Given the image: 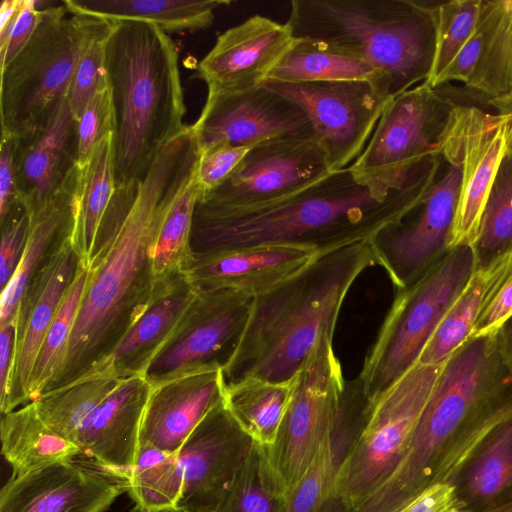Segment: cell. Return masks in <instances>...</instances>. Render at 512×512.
Instances as JSON below:
<instances>
[{"instance_id":"6da1fadb","label":"cell","mask_w":512,"mask_h":512,"mask_svg":"<svg viewBox=\"0 0 512 512\" xmlns=\"http://www.w3.org/2000/svg\"><path fill=\"white\" fill-rule=\"evenodd\" d=\"M199 152L192 126L167 143L138 181L116 187L117 233L90 276L61 368L44 393L85 376L142 315L157 278L152 251L171 205L195 175ZM43 393V394H44Z\"/></svg>"},{"instance_id":"7a4b0ae2","label":"cell","mask_w":512,"mask_h":512,"mask_svg":"<svg viewBox=\"0 0 512 512\" xmlns=\"http://www.w3.org/2000/svg\"><path fill=\"white\" fill-rule=\"evenodd\" d=\"M441 161L402 185L369 181L351 165L284 198L252 207L195 206L189 256L269 243L308 245L321 252L370 241L415 207Z\"/></svg>"},{"instance_id":"3957f363","label":"cell","mask_w":512,"mask_h":512,"mask_svg":"<svg viewBox=\"0 0 512 512\" xmlns=\"http://www.w3.org/2000/svg\"><path fill=\"white\" fill-rule=\"evenodd\" d=\"M512 416V375L495 331L445 361L408 450L360 512H397L435 483H452L488 435Z\"/></svg>"},{"instance_id":"277c9868","label":"cell","mask_w":512,"mask_h":512,"mask_svg":"<svg viewBox=\"0 0 512 512\" xmlns=\"http://www.w3.org/2000/svg\"><path fill=\"white\" fill-rule=\"evenodd\" d=\"M377 265L369 241L321 253L295 275L254 298L230 362L222 370L227 388L248 378L292 380L319 338L334 334L351 286Z\"/></svg>"},{"instance_id":"5b68a950","label":"cell","mask_w":512,"mask_h":512,"mask_svg":"<svg viewBox=\"0 0 512 512\" xmlns=\"http://www.w3.org/2000/svg\"><path fill=\"white\" fill-rule=\"evenodd\" d=\"M106 72L114 179L121 187L140 180L161 149L188 126L177 47L156 25L115 21L106 45Z\"/></svg>"},{"instance_id":"8992f818","label":"cell","mask_w":512,"mask_h":512,"mask_svg":"<svg viewBox=\"0 0 512 512\" xmlns=\"http://www.w3.org/2000/svg\"><path fill=\"white\" fill-rule=\"evenodd\" d=\"M286 22L297 39L351 51L385 77L394 96L426 82L436 49L435 1L292 0Z\"/></svg>"},{"instance_id":"52a82bcc","label":"cell","mask_w":512,"mask_h":512,"mask_svg":"<svg viewBox=\"0 0 512 512\" xmlns=\"http://www.w3.org/2000/svg\"><path fill=\"white\" fill-rule=\"evenodd\" d=\"M444 363H417L368 400L354 437L337 464L332 503L344 512H360L398 466Z\"/></svg>"},{"instance_id":"ba28073f","label":"cell","mask_w":512,"mask_h":512,"mask_svg":"<svg viewBox=\"0 0 512 512\" xmlns=\"http://www.w3.org/2000/svg\"><path fill=\"white\" fill-rule=\"evenodd\" d=\"M474 271L472 246L458 245L414 284L397 290L358 375L368 400L418 363Z\"/></svg>"},{"instance_id":"9c48e42d","label":"cell","mask_w":512,"mask_h":512,"mask_svg":"<svg viewBox=\"0 0 512 512\" xmlns=\"http://www.w3.org/2000/svg\"><path fill=\"white\" fill-rule=\"evenodd\" d=\"M67 12L64 4L40 9L32 37L0 70L1 135L32 132L66 98L91 21Z\"/></svg>"},{"instance_id":"30bf717a","label":"cell","mask_w":512,"mask_h":512,"mask_svg":"<svg viewBox=\"0 0 512 512\" xmlns=\"http://www.w3.org/2000/svg\"><path fill=\"white\" fill-rule=\"evenodd\" d=\"M456 105L426 82L394 96L352 169L365 180L406 183L439 160V144Z\"/></svg>"},{"instance_id":"8fae6325","label":"cell","mask_w":512,"mask_h":512,"mask_svg":"<svg viewBox=\"0 0 512 512\" xmlns=\"http://www.w3.org/2000/svg\"><path fill=\"white\" fill-rule=\"evenodd\" d=\"M333 335H321L295 375L277 437L266 446L287 491L305 473L340 419L346 380L333 349Z\"/></svg>"},{"instance_id":"7c38bea8","label":"cell","mask_w":512,"mask_h":512,"mask_svg":"<svg viewBox=\"0 0 512 512\" xmlns=\"http://www.w3.org/2000/svg\"><path fill=\"white\" fill-rule=\"evenodd\" d=\"M439 153L438 175L420 202L369 241L376 264L397 290L414 284L452 249L461 169L450 153Z\"/></svg>"},{"instance_id":"4fadbf2b","label":"cell","mask_w":512,"mask_h":512,"mask_svg":"<svg viewBox=\"0 0 512 512\" xmlns=\"http://www.w3.org/2000/svg\"><path fill=\"white\" fill-rule=\"evenodd\" d=\"M253 296L233 289L195 290L173 334L143 376L151 386L207 368L222 369L235 354Z\"/></svg>"},{"instance_id":"5bb4252c","label":"cell","mask_w":512,"mask_h":512,"mask_svg":"<svg viewBox=\"0 0 512 512\" xmlns=\"http://www.w3.org/2000/svg\"><path fill=\"white\" fill-rule=\"evenodd\" d=\"M263 85L304 109L331 171L348 167L361 155L392 99L369 80L311 83L267 80Z\"/></svg>"},{"instance_id":"9a60e30c","label":"cell","mask_w":512,"mask_h":512,"mask_svg":"<svg viewBox=\"0 0 512 512\" xmlns=\"http://www.w3.org/2000/svg\"><path fill=\"white\" fill-rule=\"evenodd\" d=\"M511 144L512 114L459 104L453 109L438 148L450 153L461 169L452 248L476 241L495 176Z\"/></svg>"},{"instance_id":"2e32d148","label":"cell","mask_w":512,"mask_h":512,"mask_svg":"<svg viewBox=\"0 0 512 512\" xmlns=\"http://www.w3.org/2000/svg\"><path fill=\"white\" fill-rule=\"evenodd\" d=\"M332 172L315 137H283L251 147L232 174L199 200L244 208L266 204L321 180Z\"/></svg>"},{"instance_id":"e0dca14e","label":"cell","mask_w":512,"mask_h":512,"mask_svg":"<svg viewBox=\"0 0 512 512\" xmlns=\"http://www.w3.org/2000/svg\"><path fill=\"white\" fill-rule=\"evenodd\" d=\"M191 126L199 153L221 144L253 147L283 137H315L304 109L263 84L238 91L208 89Z\"/></svg>"},{"instance_id":"ac0fdd59","label":"cell","mask_w":512,"mask_h":512,"mask_svg":"<svg viewBox=\"0 0 512 512\" xmlns=\"http://www.w3.org/2000/svg\"><path fill=\"white\" fill-rule=\"evenodd\" d=\"M253 442L224 400L215 406L177 452L183 478L177 509L218 512Z\"/></svg>"},{"instance_id":"d6986e66","label":"cell","mask_w":512,"mask_h":512,"mask_svg":"<svg viewBox=\"0 0 512 512\" xmlns=\"http://www.w3.org/2000/svg\"><path fill=\"white\" fill-rule=\"evenodd\" d=\"M128 488L127 478L78 456L11 475L0 512H105Z\"/></svg>"},{"instance_id":"ffe728a7","label":"cell","mask_w":512,"mask_h":512,"mask_svg":"<svg viewBox=\"0 0 512 512\" xmlns=\"http://www.w3.org/2000/svg\"><path fill=\"white\" fill-rule=\"evenodd\" d=\"M321 253L308 245L259 244L189 256L181 272L198 291L233 289L257 297L295 275Z\"/></svg>"},{"instance_id":"44dd1931","label":"cell","mask_w":512,"mask_h":512,"mask_svg":"<svg viewBox=\"0 0 512 512\" xmlns=\"http://www.w3.org/2000/svg\"><path fill=\"white\" fill-rule=\"evenodd\" d=\"M81 263L71 237L67 238L24 295L16 314L14 365L1 414L31 403L29 385L39 349Z\"/></svg>"},{"instance_id":"7402d4cb","label":"cell","mask_w":512,"mask_h":512,"mask_svg":"<svg viewBox=\"0 0 512 512\" xmlns=\"http://www.w3.org/2000/svg\"><path fill=\"white\" fill-rule=\"evenodd\" d=\"M288 25L254 15L220 34L198 64L208 89L238 91L262 85L294 43Z\"/></svg>"},{"instance_id":"603a6c76","label":"cell","mask_w":512,"mask_h":512,"mask_svg":"<svg viewBox=\"0 0 512 512\" xmlns=\"http://www.w3.org/2000/svg\"><path fill=\"white\" fill-rule=\"evenodd\" d=\"M76 125L63 98L35 130L14 138L18 198L30 215L51 199L77 165Z\"/></svg>"},{"instance_id":"cb8c5ba5","label":"cell","mask_w":512,"mask_h":512,"mask_svg":"<svg viewBox=\"0 0 512 512\" xmlns=\"http://www.w3.org/2000/svg\"><path fill=\"white\" fill-rule=\"evenodd\" d=\"M222 369L189 372L152 386L139 446L177 453L205 416L224 400Z\"/></svg>"},{"instance_id":"d4e9b609","label":"cell","mask_w":512,"mask_h":512,"mask_svg":"<svg viewBox=\"0 0 512 512\" xmlns=\"http://www.w3.org/2000/svg\"><path fill=\"white\" fill-rule=\"evenodd\" d=\"M151 388L143 375L121 378L85 424L79 456L129 479Z\"/></svg>"},{"instance_id":"484cf974","label":"cell","mask_w":512,"mask_h":512,"mask_svg":"<svg viewBox=\"0 0 512 512\" xmlns=\"http://www.w3.org/2000/svg\"><path fill=\"white\" fill-rule=\"evenodd\" d=\"M194 295L195 289L181 271L157 278L145 311L113 350L85 376L103 374L125 378L143 375L173 334Z\"/></svg>"},{"instance_id":"4316f807","label":"cell","mask_w":512,"mask_h":512,"mask_svg":"<svg viewBox=\"0 0 512 512\" xmlns=\"http://www.w3.org/2000/svg\"><path fill=\"white\" fill-rule=\"evenodd\" d=\"M78 166L69 173L51 199L30 215L23 257L12 279L1 292L0 323L16 317L18 307L33 280L71 237Z\"/></svg>"},{"instance_id":"83f0119b","label":"cell","mask_w":512,"mask_h":512,"mask_svg":"<svg viewBox=\"0 0 512 512\" xmlns=\"http://www.w3.org/2000/svg\"><path fill=\"white\" fill-rule=\"evenodd\" d=\"M511 273L512 252L484 268L476 269L425 346L418 363L443 364L471 338L479 317Z\"/></svg>"},{"instance_id":"f1b7e54d","label":"cell","mask_w":512,"mask_h":512,"mask_svg":"<svg viewBox=\"0 0 512 512\" xmlns=\"http://www.w3.org/2000/svg\"><path fill=\"white\" fill-rule=\"evenodd\" d=\"M453 484L465 509L494 512L512 498V416L497 426Z\"/></svg>"},{"instance_id":"f546056e","label":"cell","mask_w":512,"mask_h":512,"mask_svg":"<svg viewBox=\"0 0 512 512\" xmlns=\"http://www.w3.org/2000/svg\"><path fill=\"white\" fill-rule=\"evenodd\" d=\"M267 80L284 83L369 80L391 97L384 75L365 59L341 47L310 39L295 38Z\"/></svg>"},{"instance_id":"4dcf8cb0","label":"cell","mask_w":512,"mask_h":512,"mask_svg":"<svg viewBox=\"0 0 512 512\" xmlns=\"http://www.w3.org/2000/svg\"><path fill=\"white\" fill-rule=\"evenodd\" d=\"M73 15L112 21H141L165 32L204 29L212 25L215 10L226 0H65Z\"/></svg>"},{"instance_id":"1f68e13d","label":"cell","mask_w":512,"mask_h":512,"mask_svg":"<svg viewBox=\"0 0 512 512\" xmlns=\"http://www.w3.org/2000/svg\"><path fill=\"white\" fill-rule=\"evenodd\" d=\"M1 452L12 475H24L81 454L73 442L54 433L39 417L34 402L1 414Z\"/></svg>"},{"instance_id":"d6a6232c","label":"cell","mask_w":512,"mask_h":512,"mask_svg":"<svg viewBox=\"0 0 512 512\" xmlns=\"http://www.w3.org/2000/svg\"><path fill=\"white\" fill-rule=\"evenodd\" d=\"M115 189L111 134L100 143L89 162L78 167L71 241L85 266Z\"/></svg>"},{"instance_id":"836d02e7","label":"cell","mask_w":512,"mask_h":512,"mask_svg":"<svg viewBox=\"0 0 512 512\" xmlns=\"http://www.w3.org/2000/svg\"><path fill=\"white\" fill-rule=\"evenodd\" d=\"M483 49L465 88L486 102L512 91V0H482Z\"/></svg>"},{"instance_id":"e575fe53","label":"cell","mask_w":512,"mask_h":512,"mask_svg":"<svg viewBox=\"0 0 512 512\" xmlns=\"http://www.w3.org/2000/svg\"><path fill=\"white\" fill-rule=\"evenodd\" d=\"M293 385L294 378L287 382L248 378L225 388L224 403L254 442L270 446L277 437Z\"/></svg>"},{"instance_id":"d590c367","label":"cell","mask_w":512,"mask_h":512,"mask_svg":"<svg viewBox=\"0 0 512 512\" xmlns=\"http://www.w3.org/2000/svg\"><path fill=\"white\" fill-rule=\"evenodd\" d=\"M121 378L87 375L33 401L41 420L57 435L78 446L80 434L96 407Z\"/></svg>"},{"instance_id":"8d00e7d4","label":"cell","mask_w":512,"mask_h":512,"mask_svg":"<svg viewBox=\"0 0 512 512\" xmlns=\"http://www.w3.org/2000/svg\"><path fill=\"white\" fill-rule=\"evenodd\" d=\"M286 493L266 446L253 442L218 512H283Z\"/></svg>"},{"instance_id":"74e56055","label":"cell","mask_w":512,"mask_h":512,"mask_svg":"<svg viewBox=\"0 0 512 512\" xmlns=\"http://www.w3.org/2000/svg\"><path fill=\"white\" fill-rule=\"evenodd\" d=\"M182 469L177 453L139 446L128 479V493L143 511L177 508L182 492Z\"/></svg>"},{"instance_id":"f35d334b","label":"cell","mask_w":512,"mask_h":512,"mask_svg":"<svg viewBox=\"0 0 512 512\" xmlns=\"http://www.w3.org/2000/svg\"><path fill=\"white\" fill-rule=\"evenodd\" d=\"M89 276L82 262L39 349L29 385L31 402L44 393L61 368Z\"/></svg>"},{"instance_id":"ab89813d","label":"cell","mask_w":512,"mask_h":512,"mask_svg":"<svg viewBox=\"0 0 512 512\" xmlns=\"http://www.w3.org/2000/svg\"><path fill=\"white\" fill-rule=\"evenodd\" d=\"M475 270L512 252V151L505 154L488 196L478 237L472 245Z\"/></svg>"},{"instance_id":"60d3db41","label":"cell","mask_w":512,"mask_h":512,"mask_svg":"<svg viewBox=\"0 0 512 512\" xmlns=\"http://www.w3.org/2000/svg\"><path fill=\"white\" fill-rule=\"evenodd\" d=\"M200 194L195 173L171 205L157 233L152 251L156 278L181 271L189 257L193 214Z\"/></svg>"},{"instance_id":"b9f144b4","label":"cell","mask_w":512,"mask_h":512,"mask_svg":"<svg viewBox=\"0 0 512 512\" xmlns=\"http://www.w3.org/2000/svg\"><path fill=\"white\" fill-rule=\"evenodd\" d=\"M114 24L115 21L91 16L89 29L66 95L76 122L94 95L108 85L106 45Z\"/></svg>"},{"instance_id":"7bdbcfd3","label":"cell","mask_w":512,"mask_h":512,"mask_svg":"<svg viewBox=\"0 0 512 512\" xmlns=\"http://www.w3.org/2000/svg\"><path fill=\"white\" fill-rule=\"evenodd\" d=\"M482 0L435 2L436 49L429 79L436 80L448 67L473 34L479 19Z\"/></svg>"},{"instance_id":"ee69618b","label":"cell","mask_w":512,"mask_h":512,"mask_svg":"<svg viewBox=\"0 0 512 512\" xmlns=\"http://www.w3.org/2000/svg\"><path fill=\"white\" fill-rule=\"evenodd\" d=\"M334 435H328L300 479L288 489L283 512H322L333 501L337 470Z\"/></svg>"},{"instance_id":"f6af8a7d","label":"cell","mask_w":512,"mask_h":512,"mask_svg":"<svg viewBox=\"0 0 512 512\" xmlns=\"http://www.w3.org/2000/svg\"><path fill=\"white\" fill-rule=\"evenodd\" d=\"M113 132V109L107 85L94 95L77 121V166L84 167L100 143Z\"/></svg>"},{"instance_id":"bcb514c9","label":"cell","mask_w":512,"mask_h":512,"mask_svg":"<svg viewBox=\"0 0 512 512\" xmlns=\"http://www.w3.org/2000/svg\"><path fill=\"white\" fill-rule=\"evenodd\" d=\"M30 219V213L21 203L16 204L0 219V292L12 279L23 257Z\"/></svg>"},{"instance_id":"7dc6e473","label":"cell","mask_w":512,"mask_h":512,"mask_svg":"<svg viewBox=\"0 0 512 512\" xmlns=\"http://www.w3.org/2000/svg\"><path fill=\"white\" fill-rule=\"evenodd\" d=\"M251 147L221 144L199 153L196 178L201 193L222 184L239 165Z\"/></svg>"},{"instance_id":"c3c4849f","label":"cell","mask_w":512,"mask_h":512,"mask_svg":"<svg viewBox=\"0 0 512 512\" xmlns=\"http://www.w3.org/2000/svg\"><path fill=\"white\" fill-rule=\"evenodd\" d=\"M37 4L33 0H23L6 41L0 45V70L15 58L32 37L39 20L40 8Z\"/></svg>"},{"instance_id":"681fc988","label":"cell","mask_w":512,"mask_h":512,"mask_svg":"<svg viewBox=\"0 0 512 512\" xmlns=\"http://www.w3.org/2000/svg\"><path fill=\"white\" fill-rule=\"evenodd\" d=\"M484 44V31L479 22L465 45L460 49L448 67L438 77L434 87L449 81L467 84L476 68Z\"/></svg>"},{"instance_id":"f907efd6","label":"cell","mask_w":512,"mask_h":512,"mask_svg":"<svg viewBox=\"0 0 512 512\" xmlns=\"http://www.w3.org/2000/svg\"><path fill=\"white\" fill-rule=\"evenodd\" d=\"M465 506L452 483H435L397 512H459Z\"/></svg>"},{"instance_id":"816d5d0a","label":"cell","mask_w":512,"mask_h":512,"mask_svg":"<svg viewBox=\"0 0 512 512\" xmlns=\"http://www.w3.org/2000/svg\"><path fill=\"white\" fill-rule=\"evenodd\" d=\"M15 139L1 135L0 144V219L20 203L14 169Z\"/></svg>"},{"instance_id":"f5cc1de1","label":"cell","mask_w":512,"mask_h":512,"mask_svg":"<svg viewBox=\"0 0 512 512\" xmlns=\"http://www.w3.org/2000/svg\"><path fill=\"white\" fill-rule=\"evenodd\" d=\"M512 314V273L479 317L471 337L496 331Z\"/></svg>"},{"instance_id":"db71d44e","label":"cell","mask_w":512,"mask_h":512,"mask_svg":"<svg viewBox=\"0 0 512 512\" xmlns=\"http://www.w3.org/2000/svg\"><path fill=\"white\" fill-rule=\"evenodd\" d=\"M16 347V317L0 323V406L7 399Z\"/></svg>"},{"instance_id":"11a10c76","label":"cell","mask_w":512,"mask_h":512,"mask_svg":"<svg viewBox=\"0 0 512 512\" xmlns=\"http://www.w3.org/2000/svg\"><path fill=\"white\" fill-rule=\"evenodd\" d=\"M23 0H4L0 7V45H2L20 12Z\"/></svg>"},{"instance_id":"9f6ffc18","label":"cell","mask_w":512,"mask_h":512,"mask_svg":"<svg viewBox=\"0 0 512 512\" xmlns=\"http://www.w3.org/2000/svg\"><path fill=\"white\" fill-rule=\"evenodd\" d=\"M501 356L512 375V314L495 331Z\"/></svg>"},{"instance_id":"6f0895ef","label":"cell","mask_w":512,"mask_h":512,"mask_svg":"<svg viewBox=\"0 0 512 512\" xmlns=\"http://www.w3.org/2000/svg\"><path fill=\"white\" fill-rule=\"evenodd\" d=\"M487 104L491 106L496 113L512 114V91L503 97L488 100Z\"/></svg>"},{"instance_id":"680465c9","label":"cell","mask_w":512,"mask_h":512,"mask_svg":"<svg viewBox=\"0 0 512 512\" xmlns=\"http://www.w3.org/2000/svg\"><path fill=\"white\" fill-rule=\"evenodd\" d=\"M131 512H183L177 508H171V509H165V510H160V511H143V510H139L135 507L134 510H132Z\"/></svg>"},{"instance_id":"91938a15","label":"cell","mask_w":512,"mask_h":512,"mask_svg":"<svg viewBox=\"0 0 512 512\" xmlns=\"http://www.w3.org/2000/svg\"><path fill=\"white\" fill-rule=\"evenodd\" d=\"M459 512H473L472 510H468V509H464V510H461Z\"/></svg>"},{"instance_id":"94428289","label":"cell","mask_w":512,"mask_h":512,"mask_svg":"<svg viewBox=\"0 0 512 512\" xmlns=\"http://www.w3.org/2000/svg\"><path fill=\"white\" fill-rule=\"evenodd\" d=\"M505 512H512V508L508 509V510H507V511H505Z\"/></svg>"},{"instance_id":"6125c7cd","label":"cell","mask_w":512,"mask_h":512,"mask_svg":"<svg viewBox=\"0 0 512 512\" xmlns=\"http://www.w3.org/2000/svg\"><path fill=\"white\" fill-rule=\"evenodd\" d=\"M511 151H512V144H511Z\"/></svg>"}]
</instances>
